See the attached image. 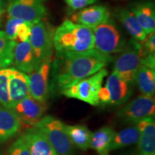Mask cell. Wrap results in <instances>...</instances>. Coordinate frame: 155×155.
<instances>
[{"label": "cell", "mask_w": 155, "mask_h": 155, "mask_svg": "<svg viewBox=\"0 0 155 155\" xmlns=\"http://www.w3.org/2000/svg\"><path fill=\"white\" fill-rule=\"evenodd\" d=\"M54 31L51 25L43 19L32 25L29 42L39 65L42 62L51 61Z\"/></svg>", "instance_id": "7"}, {"label": "cell", "mask_w": 155, "mask_h": 155, "mask_svg": "<svg viewBox=\"0 0 155 155\" xmlns=\"http://www.w3.org/2000/svg\"><path fill=\"white\" fill-rule=\"evenodd\" d=\"M154 97L141 95L120 109L117 116L124 124H138L146 118L154 117Z\"/></svg>", "instance_id": "10"}, {"label": "cell", "mask_w": 155, "mask_h": 155, "mask_svg": "<svg viewBox=\"0 0 155 155\" xmlns=\"http://www.w3.org/2000/svg\"><path fill=\"white\" fill-rule=\"evenodd\" d=\"M46 103L34 99L30 95L16 104L12 108L21 121L30 126H35L43 117L47 111Z\"/></svg>", "instance_id": "12"}, {"label": "cell", "mask_w": 155, "mask_h": 155, "mask_svg": "<svg viewBox=\"0 0 155 155\" xmlns=\"http://www.w3.org/2000/svg\"><path fill=\"white\" fill-rule=\"evenodd\" d=\"M46 0H8L7 11L9 18H17L35 24L47 13Z\"/></svg>", "instance_id": "9"}, {"label": "cell", "mask_w": 155, "mask_h": 155, "mask_svg": "<svg viewBox=\"0 0 155 155\" xmlns=\"http://www.w3.org/2000/svg\"><path fill=\"white\" fill-rule=\"evenodd\" d=\"M64 1L69 7L74 10H77L96 3L97 0H64Z\"/></svg>", "instance_id": "31"}, {"label": "cell", "mask_w": 155, "mask_h": 155, "mask_svg": "<svg viewBox=\"0 0 155 155\" xmlns=\"http://www.w3.org/2000/svg\"><path fill=\"white\" fill-rule=\"evenodd\" d=\"M111 18V13L107 7L103 5H94L81 9L71 15L72 22L91 28H95Z\"/></svg>", "instance_id": "13"}, {"label": "cell", "mask_w": 155, "mask_h": 155, "mask_svg": "<svg viewBox=\"0 0 155 155\" xmlns=\"http://www.w3.org/2000/svg\"><path fill=\"white\" fill-rule=\"evenodd\" d=\"M114 15L133 39L140 42L146 39L147 35L130 9L122 7L117 8L115 10Z\"/></svg>", "instance_id": "20"}, {"label": "cell", "mask_w": 155, "mask_h": 155, "mask_svg": "<svg viewBox=\"0 0 155 155\" xmlns=\"http://www.w3.org/2000/svg\"><path fill=\"white\" fill-rule=\"evenodd\" d=\"M4 7H5L4 0H0V15L2 14L4 11Z\"/></svg>", "instance_id": "32"}, {"label": "cell", "mask_w": 155, "mask_h": 155, "mask_svg": "<svg viewBox=\"0 0 155 155\" xmlns=\"http://www.w3.org/2000/svg\"><path fill=\"white\" fill-rule=\"evenodd\" d=\"M139 137V131L137 126L127 127L119 132L115 133L112 139L110 151L137 144Z\"/></svg>", "instance_id": "24"}, {"label": "cell", "mask_w": 155, "mask_h": 155, "mask_svg": "<svg viewBox=\"0 0 155 155\" xmlns=\"http://www.w3.org/2000/svg\"><path fill=\"white\" fill-rule=\"evenodd\" d=\"M49 141L58 155H73L74 145L68 135L65 124L52 116H43L35 127Z\"/></svg>", "instance_id": "4"}, {"label": "cell", "mask_w": 155, "mask_h": 155, "mask_svg": "<svg viewBox=\"0 0 155 155\" xmlns=\"http://www.w3.org/2000/svg\"><path fill=\"white\" fill-rule=\"evenodd\" d=\"M9 68H0V104L12 109L9 93Z\"/></svg>", "instance_id": "26"}, {"label": "cell", "mask_w": 155, "mask_h": 155, "mask_svg": "<svg viewBox=\"0 0 155 155\" xmlns=\"http://www.w3.org/2000/svg\"><path fill=\"white\" fill-rule=\"evenodd\" d=\"M115 131L111 127H104L92 133L90 148L96 151L98 155H109L111 141Z\"/></svg>", "instance_id": "21"}, {"label": "cell", "mask_w": 155, "mask_h": 155, "mask_svg": "<svg viewBox=\"0 0 155 155\" xmlns=\"http://www.w3.org/2000/svg\"><path fill=\"white\" fill-rule=\"evenodd\" d=\"M21 121L10 108L0 106V143L7 141L18 133Z\"/></svg>", "instance_id": "19"}, {"label": "cell", "mask_w": 155, "mask_h": 155, "mask_svg": "<svg viewBox=\"0 0 155 155\" xmlns=\"http://www.w3.org/2000/svg\"><path fill=\"white\" fill-rule=\"evenodd\" d=\"M22 137L30 155H58L45 136L38 128L29 129Z\"/></svg>", "instance_id": "14"}, {"label": "cell", "mask_w": 155, "mask_h": 155, "mask_svg": "<svg viewBox=\"0 0 155 155\" xmlns=\"http://www.w3.org/2000/svg\"><path fill=\"white\" fill-rule=\"evenodd\" d=\"M132 86L113 71L108 75L105 86L101 87L98 93L99 105L119 106L124 104L132 95Z\"/></svg>", "instance_id": "8"}, {"label": "cell", "mask_w": 155, "mask_h": 155, "mask_svg": "<svg viewBox=\"0 0 155 155\" xmlns=\"http://www.w3.org/2000/svg\"><path fill=\"white\" fill-rule=\"evenodd\" d=\"M9 93L12 108L16 104L30 95L28 75L19 70L9 68Z\"/></svg>", "instance_id": "16"}, {"label": "cell", "mask_w": 155, "mask_h": 155, "mask_svg": "<svg viewBox=\"0 0 155 155\" xmlns=\"http://www.w3.org/2000/svg\"><path fill=\"white\" fill-rule=\"evenodd\" d=\"M143 58L150 55H155V34L152 32L147 36L143 42H141Z\"/></svg>", "instance_id": "28"}, {"label": "cell", "mask_w": 155, "mask_h": 155, "mask_svg": "<svg viewBox=\"0 0 155 155\" xmlns=\"http://www.w3.org/2000/svg\"><path fill=\"white\" fill-rule=\"evenodd\" d=\"M142 49L140 42L131 39L127 42L121 54L114 63V71L123 80L134 84V78L142 61Z\"/></svg>", "instance_id": "5"}, {"label": "cell", "mask_w": 155, "mask_h": 155, "mask_svg": "<svg viewBox=\"0 0 155 155\" xmlns=\"http://www.w3.org/2000/svg\"><path fill=\"white\" fill-rule=\"evenodd\" d=\"M32 23L25 22L24 21L22 24L19 25L18 30L17 32V37H16V42L19 41V42H25L27 40H29V38L30 35V32H31V28L32 26Z\"/></svg>", "instance_id": "30"}, {"label": "cell", "mask_w": 155, "mask_h": 155, "mask_svg": "<svg viewBox=\"0 0 155 155\" xmlns=\"http://www.w3.org/2000/svg\"><path fill=\"white\" fill-rule=\"evenodd\" d=\"M139 131L138 155H154L155 122L152 117L146 118L137 124Z\"/></svg>", "instance_id": "15"}, {"label": "cell", "mask_w": 155, "mask_h": 155, "mask_svg": "<svg viewBox=\"0 0 155 155\" xmlns=\"http://www.w3.org/2000/svg\"><path fill=\"white\" fill-rule=\"evenodd\" d=\"M56 53H80L94 49V29L66 19L54 31Z\"/></svg>", "instance_id": "2"}, {"label": "cell", "mask_w": 155, "mask_h": 155, "mask_svg": "<svg viewBox=\"0 0 155 155\" xmlns=\"http://www.w3.org/2000/svg\"><path fill=\"white\" fill-rule=\"evenodd\" d=\"M7 155H30L22 137L17 139L11 145L8 150Z\"/></svg>", "instance_id": "29"}, {"label": "cell", "mask_w": 155, "mask_h": 155, "mask_svg": "<svg viewBox=\"0 0 155 155\" xmlns=\"http://www.w3.org/2000/svg\"><path fill=\"white\" fill-rule=\"evenodd\" d=\"M0 16H1V15H0ZM0 22H1V20H0Z\"/></svg>", "instance_id": "33"}, {"label": "cell", "mask_w": 155, "mask_h": 155, "mask_svg": "<svg viewBox=\"0 0 155 155\" xmlns=\"http://www.w3.org/2000/svg\"><path fill=\"white\" fill-rule=\"evenodd\" d=\"M126 43L127 40L113 19L94 28V49L99 53L106 55L121 53Z\"/></svg>", "instance_id": "3"}, {"label": "cell", "mask_w": 155, "mask_h": 155, "mask_svg": "<svg viewBox=\"0 0 155 155\" xmlns=\"http://www.w3.org/2000/svg\"><path fill=\"white\" fill-rule=\"evenodd\" d=\"M17 43L7 38L5 31L0 30V68H7L13 63V53Z\"/></svg>", "instance_id": "25"}, {"label": "cell", "mask_w": 155, "mask_h": 155, "mask_svg": "<svg viewBox=\"0 0 155 155\" xmlns=\"http://www.w3.org/2000/svg\"><path fill=\"white\" fill-rule=\"evenodd\" d=\"M107 75L108 71L104 68L61 93L68 98H76L94 106H98V93L102 87L103 81Z\"/></svg>", "instance_id": "6"}, {"label": "cell", "mask_w": 155, "mask_h": 155, "mask_svg": "<svg viewBox=\"0 0 155 155\" xmlns=\"http://www.w3.org/2000/svg\"><path fill=\"white\" fill-rule=\"evenodd\" d=\"M13 63L19 71L28 74L39 66L29 40L17 43L13 53Z\"/></svg>", "instance_id": "17"}, {"label": "cell", "mask_w": 155, "mask_h": 155, "mask_svg": "<svg viewBox=\"0 0 155 155\" xmlns=\"http://www.w3.org/2000/svg\"><path fill=\"white\" fill-rule=\"evenodd\" d=\"M113 61L111 55L95 49L80 53H56L53 64V82L60 91L95 74Z\"/></svg>", "instance_id": "1"}, {"label": "cell", "mask_w": 155, "mask_h": 155, "mask_svg": "<svg viewBox=\"0 0 155 155\" xmlns=\"http://www.w3.org/2000/svg\"><path fill=\"white\" fill-rule=\"evenodd\" d=\"M130 11L134 15L139 24L147 35L155 30V9L151 1L134 2L130 6Z\"/></svg>", "instance_id": "18"}, {"label": "cell", "mask_w": 155, "mask_h": 155, "mask_svg": "<svg viewBox=\"0 0 155 155\" xmlns=\"http://www.w3.org/2000/svg\"><path fill=\"white\" fill-rule=\"evenodd\" d=\"M51 61H45L28 75L30 95L34 99L46 103L49 97V75Z\"/></svg>", "instance_id": "11"}, {"label": "cell", "mask_w": 155, "mask_h": 155, "mask_svg": "<svg viewBox=\"0 0 155 155\" xmlns=\"http://www.w3.org/2000/svg\"><path fill=\"white\" fill-rule=\"evenodd\" d=\"M139 90L142 95L153 96L155 90V69L150 67L141 65L134 78Z\"/></svg>", "instance_id": "22"}, {"label": "cell", "mask_w": 155, "mask_h": 155, "mask_svg": "<svg viewBox=\"0 0 155 155\" xmlns=\"http://www.w3.org/2000/svg\"><path fill=\"white\" fill-rule=\"evenodd\" d=\"M67 134L73 145L81 150L90 148L91 131L85 125H65Z\"/></svg>", "instance_id": "23"}, {"label": "cell", "mask_w": 155, "mask_h": 155, "mask_svg": "<svg viewBox=\"0 0 155 155\" xmlns=\"http://www.w3.org/2000/svg\"><path fill=\"white\" fill-rule=\"evenodd\" d=\"M24 20L17 18H9L5 27V34L10 40L16 41L17 32L18 28Z\"/></svg>", "instance_id": "27"}]
</instances>
